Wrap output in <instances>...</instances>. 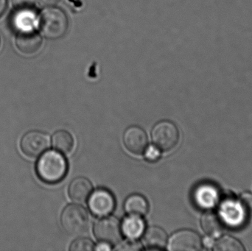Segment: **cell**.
Wrapping results in <instances>:
<instances>
[{
	"label": "cell",
	"mask_w": 252,
	"mask_h": 251,
	"mask_svg": "<svg viewBox=\"0 0 252 251\" xmlns=\"http://www.w3.org/2000/svg\"><path fill=\"white\" fill-rule=\"evenodd\" d=\"M68 165L66 159L59 151L46 152L38 159L36 172L40 179L47 184L60 182L66 176Z\"/></svg>",
	"instance_id": "obj_1"
},
{
	"label": "cell",
	"mask_w": 252,
	"mask_h": 251,
	"mask_svg": "<svg viewBox=\"0 0 252 251\" xmlns=\"http://www.w3.org/2000/svg\"><path fill=\"white\" fill-rule=\"evenodd\" d=\"M38 25L41 34L45 38L56 40L64 36L67 32L69 21L63 10L50 7L41 13Z\"/></svg>",
	"instance_id": "obj_2"
},
{
	"label": "cell",
	"mask_w": 252,
	"mask_h": 251,
	"mask_svg": "<svg viewBox=\"0 0 252 251\" xmlns=\"http://www.w3.org/2000/svg\"><path fill=\"white\" fill-rule=\"evenodd\" d=\"M61 223L68 234L72 237H78L88 231L90 226V218L82 206L69 205L62 212Z\"/></svg>",
	"instance_id": "obj_3"
},
{
	"label": "cell",
	"mask_w": 252,
	"mask_h": 251,
	"mask_svg": "<svg viewBox=\"0 0 252 251\" xmlns=\"http://www.w3.org/2000/svg\"><path fill=\"white\" fill-rule=\"evenodd\" d=\"M151 136L156 147L163 152L174 149L179 143L180 137L177 126L170 121H161L157 124Z\"/></svg>",
	"instance_id": "obj_4"
},
{
	"label": "cell",
	"mask_w": 252,
	"mask_h": 251,
	"mask_svg": "<svg viewBox=\"0 0 252 251\" xmlns=\"http://www.w3.org/2000/svg\"><path fill=\"white\" fill-rule=\"evenodd\" d=\"M94 236L101 243L116 246L123 238L121 224L113 217L103 218L96 223L94 228Z\"/></svg>",
	"instance_id": "obj_5"
},
{
	"label": "cell",
	"mask_w": 252,
	"mask_h": 251,
	"mask_svg": "<svg viewBox=\"0 0 252 251\" xmlns=\"http://www.w3.org/2000/svg\"><path fill=\"white\" fill-rule=\"evenodd\" d=\"M50 137L41 131L27 133L21 140L20 147L25 156L36 158L41 156L50 147Z\"/></svg>",
	"instance_id": "obj_6"
},
{
	"label": "cell",
	"mask_w": 252,
	"mask_h": 251,
	"mask_svg": "<svg viewBox=\"0 0 252 251\" xmlns=\"http://www.w3.org/2000/svg\"><path fill=\"white\" fill-rule=\"evenodd\" d=\"M167 249L171 251H201L202 249V240L195 231L181 230L170 237Z\"/></svg>",
	"instance_id": "obj_7"
},
{
	"label": "cell",
	"mask_w": 252,
	"mask_h": 251,
	"mask_svg": "<svg viewBox=\"0 0 252 251\" xmlns=\"http://www.w3.org/2000/svg\"><path fill=\"white\" fill-rule=\"evenodd\" d=\"M89 207L96 217L109 216L115 208V199L113 195L104 189H100L90 195Z\"/></svg>",
	"instance_id": "obj_8"
},
{
	"label": "cell",
	"mask_w": 252,
	"mask_h": 251,
	"mask_svg": "<svg viewBox=\"0 0 252 251\" xmlns=\"http://www.w3.org/2000/svg\"><path fill=\"white\" fill-rule=\"evenodd\" d=\"M124 142L130 153L142 155L148 147V137L146 133L137 126H131L124 133Z\"/></svg>",
	"instance_id": "obj_9"
},
{
	"label": "cell",
	"mask_w": 252,
	"mask_h": 251,
	"mask_svg": "<svg viewBox=\"0 0 252 251\" xmlns=\"http://www.w3.org/2000/svg\"><path fill=\"white\" fill-rule=\"evenodd\" d=\"M16 44L21 53L28 56L35 54L42 46V38L39 34L31 29L19 31Z\"/></svg>",
	"instance_id": "obj_10"
},
{
	"label": "cell",
	"mask_w": 252,
	"mask_h": 251,
	"mask_svg": "<svg viewBox=\"0 0 252 251\" xmlns=\"http://www.w3.org/2000/svg\"><path fill=\"white\" fill-rule=\"evenodd\" d=\"M93 185L87 178H77L71 182L68 190L71 200L75 203H82L90 197Z\"/></svg>",
	"instance_id": "obj_11"
},
{
	"label": "cell",
	"mask_w": 252,
	"mask_h": 251,
	"mask_svg": "<svg viewBox=\"0 0 252 251\" xmlns=\"http://www.w3.org/2000/svg\"><path fill=\"white\" fill-rule=\"evenodd\" d=\"M201 225L207 235L216 237L224 229V220L217 212H207L201 217Z\"/></svg>",
	"instance_id": "obj_12"
},
{
	"label": "cell",
	"mask_w": 252,
	"mask_h": 251,
	"mask_svg": "<svg viewBox=\"0 0 252 251\" xmlns=\"http://www.w3.org/2000/svg\"><path fill=\"white\" fill-rule=\"evenodd\" d=\"M217 192L212 185L204 184L194 190L192 197L195 205L200 208L212 207L217 200Z\"/></svg>",
	"instance_id": "obj_13"
},
{
	"label": "cell",
	"mask_w": 252,
	"mask_h": 251,
	"mask_svg": "<svg viewBox=\"0 0 252 251\" xmlns=\"http://www.w3.org/2000/svg\"><path fill=\"white\" fill-rule=\"evenodd\" d=\"M143 243L148 250H161L167 246V234L159 227H150L144 234Z\"/></svg>",
	"instance_id": "obj_14"
},
{
	"label": "cell",
	"mask_w": 252,
	"mask_h": 251,
	"mask_svg": "<svg viewBox=\"0 0 252 251\" xmlns=\"http://www.w3.org/2000/svg\"><path fill=\"white\" fill-rule=\"evenodd\" d=\"M145 228V222L142 217L132 215H129L124 219L121 225L123 234H125L129 240H136L139 239L144 234Z\"/></svg>",
	"instance_id": "obj_15"
},
{
	"label": "cell",
	"mask_w": 252,
	"mask_h": 251,
	"mask_svg": "<svg viewBox=\"0 0 252 251\" xmlns=\"http://www.w3.org/2000/svg\"><path fill=\"white\" fill-rule=\"evenodd\" d=\"M124 209L128 215L143 217L148 213L149 205L143 196L132 195L126 200Z\"/></svg>",
	"instance_id": "obj_16"
},
{
	"label": "cell",
	"mask_w": 252,
	"mask_h": 251,
	"mask_svg": "<svg viewBox=\"0 0 252 251\" xmlns=\"http://www.w3.org/2000/svg\"><path fill=\"white\" fill-rule=\"evenodd\" d=\"M53 144L57 151L63 154H69L73 150V137L67 131H58L53 135Z\"/></svg>",
	"instance_id": "obj_17"
},
{
	"label": "cell",
	"mask_w": 252,
	"mask_h": 251,
	"mask_svg": "<svg viewBox=\"0 0 252 251\" xmlns=\"http://www.w3.org/2000/svg\"><path fill=\"white\" fill-rule=\"evenodd\" d=\"M213 250L216 251H244L245 248L239 240L230 236H223L215 243Z\"/></svg>",
	"instance_id": "obj_18"
},
{
	"label": "cell",
	"mask_w": 252,
	"mask_h": 251,
	"mask_svg": "<svg viewBox=\"0 0 252 251\" xmlns=\"http://www.w3.org/2000/svg\"><path fill=\"white\" fill-rule=\"evenodd\" d=\"M17 14L14 16L15 28L17 30L31 29L33 24V10L32 11H25V10H16Z\"/></svg>",
	"instance_id": "obj_19"
},
{
	"label": "cell",
	"mask_w": 252,
	"mask_h": 251,
	"mask_svg": "<svg viewBox=\"0 0 252 251\" xmlns=\"http://www.w3.org/2000/svg\"><path fill=\"white\" fill-rule=\"evenodd\" d=\"M71 251H92L94 250V245L89 239H78L71 244Z\"/></svg>",
	"instance_id": "obj_20"
},
{
	"label": "cell",
	"mask_w": 252,
	"mask_h": 251,
	"mask_svg": "<svg viewBox=\"0 0 252 251\" xmlns=\"http://www.w3.org/2000/svg\"><path fill=\"white\" fill-rule=\"evenodd\" d=\"M240 204L242 208L245 219H252V194L248 193L243 194Z\"/></svg>",
	"instance_id": "obj_21"
},
{
	"label": "cell",
	"mask_w": 252,
	"mask_h": 251,
	"mask_svg": "<svg viewBox=\"0 0 252 251\" xmlns=\"http://www.w3.org/2000/svg\"><path fill=\"white\" fill-rule=\"evenodd\" d=\"M16 10L32 11L35 6V0H12Z\"/></svg>",
	"instance_id": "obj_22"
},
{
	"label": "cell",
	"mask_w": 252,
	"mask_h": 251,
	"mask_svg": "<svg viewBox=\"0 0 252 251\" xmlns=\"http://www.w3.org/2000/svg\"><path fill=\"white\" fill-rule=\"evenodd\" d=\"M116 250L118 251H141L142 250V246L134 240H130V241L124 242L121 244H118Z\"/></svg>",
	"instance_id": "obj_23"
},
{
	"label": "cell",
	"mask_w": 252,
	"mask_h": 251,
	"mask_svg": "<svg viewBox=\"0 0 252 251\" xmlns=\"http://www.w3.org/2000/svg\"><path fill=\"white\" fill-rule=\"evenodd\" d=\"M145 159L151 162H157L160 158L159 149L154 146H149L145 151Z\"/></svg>",
	"instance_id": "obj_24"
},
{
	"label": "cell",
	"mask_w": 252,
	"mask_h": 251,
	"mask_svg": "<svg viewBox=\"0 0 252 251\" xmlns=\"http://www.w3.org/2000/svg\"><path fill=\"white\" fill-rule=\"evenodd\" d=\"M60 0H38V3L44 7H53L56 5Z\"/></svg>",
	"instance_id": "obj_25"
},
{
	"label": "cell",
	"mask_w": 252,
	"mask_h": 251,
	"mask_svg": "<svg viewBox=\"0 0 252 251\" xmlns=\"http://www.w3.org/2000/svg\"><path fill=\"white\" fill-rule=\"evenodd\" d=\"M94 250L95 251H110L112 250L110 245L107 244V243H102L101 244L98 245L97 247H94Z\"/></svg>",
	"instance_id": "obj_26"
},
{
	"label": "cell",
	"mask_w": 252,
	"mask_h": 251,
	"mask_svg": "<svg viewBox=\"0 0 252 251\" xmlns=\"http://www.w3.org/2000/svg\"><path fill=\"white\" fill-rule=\"evenodd\" d=\"M7 0H0V16L5 11Z\"/></svg>",
	"instance_id": "obj_27"
},
{
	"label": "cell",
	"mask_w": 252,
	"mask_h": 251,
	"mask_svg": "<svg viewBox=\"0 0 252 251\" xmlns=\"http://www.w3.org/2000/svg\"><path fill=\"white\" fill-rule=\"evenodd\" d=\"M0 42H1V40H0Z\"/></svg>",
	"instance_id": "obj_28"
}]
</instances>
